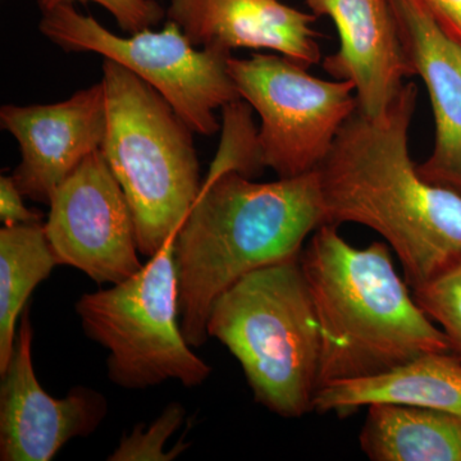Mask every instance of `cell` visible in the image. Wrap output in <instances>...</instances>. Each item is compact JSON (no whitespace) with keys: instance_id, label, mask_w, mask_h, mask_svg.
Masks as SVG:
<instances>
[{"instance_id":"1","label":"cell","mask_w":461,"mask_h":461,"mask_svg":"<svg viewBox=\"0 0 461 461\" xmlns=\"http://www.w3.org/2000/svg\"><path fill=\"white\" fill-rule=\"evenodd\" d=\"M417 84L379 117L359 109L317 169L326 223H357L386 241L411 288L461 259V196L424 180L409 149Z\"/></svg>"},{"instance_id":"2","label":"cell","mask_w":461,"mask_h":461,"mask_svg":"<svg viewBox=\"0 0 461 461\" xmlns=\"http://www.w3.org/2000/svg\"><path fill=\"white\" fill-rule=\"evenodd\" d=\"M324 223L317 171L266 184L227 172L202 187L175 244L178 314L191 348L209 339L218 296L249 273L299 258Z\"/></svg>"},{"instance_id":"3","label":"cell","mask_w":461,"mask_h":461,"mask_svg":"<svg viewBox=\"0 0 461 461\" xmlns=\"http://www.w3.org/2000/svg\"><path fill=\"white\" fill-rule=\"evenodd\" d=\"M390 249L384 242L355 248L330 223L303 249L299 263L321 330L320 387L454 351L396 272Z\"/></svg>"},{"instance_id":"4","label":"cell","mask_w":461,"mask_h":461,"mask_svg":"<svg viewBox=\"0 0 461 461\" xmlns=\"http://www.w3.org/2000/svg\"><path fill=\"white\" fill-rule=\"evenodd\" d=\"M238 359L254 399L284 418L314 411L321 330L299 258L249 273L217 297L206 323Z\"/></svg>"},{"instance_id":"5","label":"cell","mask_w":461,"mask_h":461,"mask_svg":"<svg viewBox=\"0 0 461 461\" xmlns=\"http://www.w3.org/2000/svg\"><path fill=\"white\" fill-rule=\"evenodd\" d=\"M108 126L102 151L122 187L139 251L156 256L199 198L193 130L162 94L113 60L103 63Z\"/></svg>"},{"instance_id":"6","label":"cell","mask_w":461,"mask_h":461,"mask_svg":"<svg viewBox=\"0 0 461 461\" xmlns=\"http://www.w3.org/2000/svg\"><path fill=\"white\" fill-rule=\"evenodd\" d=\"M176 235L131 277L76 303L85 335L109 351L115 386L144 390L173 379L196 387L211 377L181 330Z\"/></svg>"},{"instance_id":"7","label":"cell","mask_w":461,"mask_h":461,"mask_svg":"<svg viewBox=\"0 0 461 461\" xmlns=\"http://www.w3.org/2000/svg\"><path fill=\"white\" fill-rule=\"evenodd\" d=\"M39 29L63 50L91 51L130 69L200 135H214L220 130L215 111L241 99L230 75V51L196 50L172 21L159 32L145 29L122 38L74 5H62L42 14Z\"/></svg>"},{"instance_id":"8","label":"cell","mask_w":461,"mask_h":461,"mask_svg":"<svg viewBox=\"0 0 461 461\" xmlns=\"http://www.w3.org/2000/svg\"><path fill=\"white\" fill-rule=\"evenodd\" d=\"M229 69L241 99L259 114L262 162L278 178L317 171L359 107L350 81L314 77L285 56L230 57Z\"/></svg>"},{"instance_id":"9","label":"cell","mask_w":461,"mask_h":461,"mask_svg":"<svg viewBox=\"0 0 461 461\" xmlns=\"http://www.w3.org/2000/svg\"><path fill=\"white\" fill-rule=\"evenodd\" d=\"M45 233L58 263L96 284H121L140 271L131 208L102 149L54 190Z\"/></svg>"},{"instance_id":"10","label":"cell","mask_w":461,"mask_h":461,"mask_svg":"<svg viewBox=\"0 0 461 461\" xmlns=\"http://www.w3.org/2000/svg\"><path fill=\"white\" fill-rule=\"evenodd\" d=\"M29 311L21 315L16 344L0 373V460L50 461L77 437L98 429L108 402L93 388L77 386L63 399L42 390L33 371Z\"/></svg>"},{"instance_id":"11","label":"cell","mask_w":461,"mask_h":461,"mask_svg":"<svg viewBox=\"0 0 461 461\" xmlns=\"http://www.w3.org/2000/svg\"><path fill=\"white\" fill-rule=\"evenodd\" d=\"M2 129L21 149L14 182L26 198L50 204L54 190L94 151L107 133L104 84L77 91L56 104L5 105Z\"/></svg>"},{"instance_id":"12","label":"cell","mask_w":461,"mask_h":461,"mask_svg":"<svg viewBox=\"0 0 461 461\" xmlns=\"http://www.w3.org/2000/svg\"><path fill=\"white\" fill-rule=\"evenodd\" d=\"M315 16H329L339 50L324 58L335 80L350 81L360 112L379 117L415 74L388 0H306Z\"/></svg>"},{"instance_id":"13","label":"cell","mask_w":461,"mask_h":461,"mask_svg":"<svg viewBox=\"0 0 461 461\" xmlns=\"http://www.w3.org/2000/svg\"><path fill=\"white\" fill-rule=\"evenodd\" d=\"M406 56L426 84L435 115V148L421 177L461 196V47L424 0H388Z\"/></svg>"},{"instance_id":"14","label":"cell","mask_w":461,"mask_h":461,"mask_svg":"<svg viewBox=\"0 0 461 461\" xmlns=\"http://www.w3.org/2000/svg\"><path fill=\"white\" fill-rule=\"evenodd\" d=\"M167 18L196 48L268 50L306 68L321 60L317 16L278 0H169Z\"/></svg>"},{"instance_id":"15","label":"cell","mask_w":461,"mask_h":461,"mask_svg":"<svg viewBox=\"0 0 461 461\" xmlns=\"http://www.w3.org/2000/svg\"><path fill=\"white\" fill-rule=\"evenodd\" d=\"M373 403L418 406L461 417L460 355H421L382 375L330 382L318 390L314 411L346 414Z\"/></svg>"},{"instance_id":"16","label":"cell","mask_w":461,"mask_h":461,"mask_svg":"<svg viewBox=\"0 0 461 461\" xmlns=\"http://www.w3.org/2000/svg\"><path fill=\"white\" fill-rule=\"evenodd\" d=\"M359 441L373 461H461V417L418 406L373 403Z\"/></svg>"},{"instance_id":"17","label":"cell","mask_w":461,"mask_h":461,"mask_svg":"<svg viewBox=\"0 0 461 461\" xmlns=\"http://www.w3.org/2000/svg\"><path fill=\"white\" fill-rule=\"evenodd\" d=\"M59 266L41 222L0 230V373L17 339V321L33 290Z\"/></svg>"},{"instance_id":"18","label":"cell","mask_w":461,"mask_h":461,"mask_svg":"<svg viewBox=\"0 0 461 461\" xmlns=\"http://www.w3.org/2000/svg\"><path fill=\"white\" fill-rule=\"evenodd\" d=\"M251 105L244 99L230 102L222 108V138L202 187L227 172H238L254 178L264 171L259 149V130L253 121Z\"/></svg>"},{"instance_id":"19","label":"cell","mask_w":461,"mask_h":461,"mask_svg":"<svg viewBox=\"0 0 461 461\" xmlns=\"http://www.w3.org/2000/svg\"><path fill=\"white\" fill-rule=\"evenodd\" d=\"M412 294L450 339L454 353L461 357V259L433 280L412 288Z\"/></svg>"},{"instance_id":"20","label":"cell","mask_w":461,"mask_h":461,"mask_svg":"<svg viewBox=\"0 0 461 461\" xmlns=\"http://www.w3.org/2000/svg\"><path fill=\"white\" fill-rule=\"evenodd\" d=\"M185 420V409L181 403H171L157 418L148 429L136 426L130 435L122 437L109 461H168L175 459L187 447L180 444L175 450L165 451L167 441L180 429Z\"/></svg>"},{"instance_id":"21","label":"cell","mask_w":461,"mask_h":461,"mask_svg":"<svg viewBox=\"0 0 461 461\" xmlns=\"http://www.w3.org/2000/svg\"><path fill=\"white\" fill-rule=\"evenodd\" d=\"M75 2L96 3L107 9L124 32L135 33L145 29H153L162 23L167 11L157 0H38L42 14L62 5Z\"/></svg>"},{"instance_id":"22","label":"cell","mask_w":461,"mask_h":461,"mask_svg":"<svg viewBox=\"0 0 461 461\" xmlns=\"http://www.w3.org/2000/svg\"><path fill=\"white\" fill-rule=\"evenodd\" d=\"M23 195L12 176L0 178V220L5 226L41 222V214L27 208Z\"/></svg>"},{"instance_id":"23","label":"cell","mask_w":461,"mask_h":461,"mask_svg":"<svg viewBox=\"0 0 461 461\" xmlns=\"http://www.w3.org/2000/svg\"><path fill=\"white\" fill-rule=\"evenodd\" d=\"M439 25L461 47V0H424Z\"/></svg>"}]
</instances>
